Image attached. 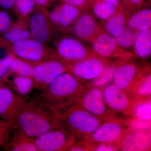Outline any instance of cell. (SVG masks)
<instances>
[{
    "label": "cell",
    "instance_id": "6da1fadb",
    "mask_svg": "<svg viewBox=\"0 0 151 151\" xmlns=\"http://www.w3.org/2000/svg\"><path fill=\"white\" fill-rule=\"evenodd\" d=\"M61 127L56 112L35 99L24 101L15 117L12 131L35 139Z\"/></svg>",
    "mask_w": 151,
    "mask_h": 151
},
{
    "label": "cell",
    "instance_id": "7a4b0ae2",
    "mask_svg": "<svg viewBox=\"0 0 151 151\" xmlns=\"http://www.w3.org/2000/svg\"><path fill=\"white\" fill-rule=\"evenodd\" d=\"M86 82L70 72H65L40 91L36 99L55 112H59L76 103L89 86Z\"/></svg>",
    "mask_w": 151,
    "mask_h": 151
},
{
    "label": "cell",
    "instance_id": "3957f363",
    "mask_svg": "<svg viewBox=\"0 0 151 151\" xmlns=\"http://www.w3.org/2000/svg\"><path fill=\"white\" fill-rule=\"evenodd\" d=\"M56 115L63 127L76 139L89 138L104 122L76 104L56 112Z\"/></svg>",
    "mask_w": 151,
    "mask_h": 151
},
{
    "label": "cell",
    "instance_id": "277c9868",
    "mask_svg": "<svg viewBox=\"0 0 151 151\" xmlns=\"http://www.w3.org/2000/svg\"><path fill=\"white\" fill-rule=\"evenodd\" d=\"M130 131L126 120L112 118L104 121L93 134L85 140L91 151L94 146L100 144L111 145L119 150Z\"/></svg>",
    "mask_w": 151,
    "mask_h": 151
},
{
    "label": "cell",
    "instance_id": "5b68a950",
    "mask_svg": "<svg viewBox=\"0 0 151 151\" xmlns=\"http://www.w3.org/2000/svg\"><path fill=\"white\" fill-rule=\"evenodd\" d=\"M3 45L15 56L32 65L58 58L53 49L32 38Z\"/></svg>",
    "mask_w": 151,
    "mask_h": 151
},
{
    "label": "cell",
    "instance_id": "8992f818",
    "mask_svg": "<svg viewBox=\"0 0 151 151\" xmlns=\"http://www.w3.org/2000/svg\"><path fill=\"white\" fill-rule=\"evenodd\" d=\"M83 42L73 35L63 36L55 40L53 49L58 59L67 63L78 62L98 55Z\"/></svg>",
    "mask_w": 151,
    "mask_h": 151
},
{
    "label": "cell",
    "instance_id": "52a82bcc",
    "mask_svg": "<svg viewBox=\"0 0 151 151\" xmlns=\"http://www.w3.org/2000/svg\"><path fill=\"white\" fill-rule=\"evenodd\" d=\"M68 72L66 65L58 58L33 65L32 77L35 89L42 91L62 73Z\"/></svg>",
    "mask_w": 151,
    "mask_h": 151
},
{
    "label": "cell",
    "instance_id": "ba28073f",
    "mask_svg": "<svg viewBox=\"0 0 151 151\" xmlns=\"http://www.w3.org/2000/svg\"><path fill=\"white\" fill-rule=\"evenodd\" d=\"M76 138L64 127L49 131L35 138L38 151H69Z\"/></svg>",
    "mask_w": 151,
    "mask_h": 151
},
{
    "label": "cell",
    "instance_id": "9c48e42d",
    "mask_svg": "<svg viewBox=\"0 0 151 151\" xmlns=\"http://www.w3.org/2000/svg\"><path fill=\"white\" fill-rule=\"evenodd\" d=\"M76 104L103 121L116 118L115 113L109 109L105 103L103 88L89 84Z\"/></svg>",
    "mask_w": 151,
    "mask_h": 151
},
{
    "label": "cell",
    "instance_id": "30bf717a",
    "mask_svg": "<svg viewBox=\"0 0 151 151\" xmlns=\"http://www.w3.org/2000/svg\"><path fill=\"white\" fill-rule=\"evenodd\" d=\"M115 60L97 55L73 63H63L68 72L78 79L85 81H91L96 78L105 68Z\"/></svg>",
    "mask_w": 151,
    "mask_h": 151
},
{
    "label": "cell",
    "instance_id": "8fae6325",
    "mask_svg": "<svg viewBox=\"0 0 151 151\" xmlns=\"http://www.w3.org/2000/svg\"><path fill=\"white\" fill-rule=\"evenodd\" d=\"M27 22L32 38L48 45L56 33L49 18L47 9L37 7Z\"/></svg>",
    "mask_w": 151,
    "mask_h": 151
},
{
    "label": "cell",
    "instance_id": "7c38bea8",
    "mask_svg": "<svg viewBox=\"0 0 151 151\" xmlns=\"http://www.w3.org/2000/svg\"><path fill=\"white\" fill-rule=\"evenodd\" d=\"M91 44L97 55L108 59L127 61L135 58L133 52L121 47L115 38L105 31L101 33Z\"/></svg>",
    "mask_w": 151,
    "mask_h": 151
},
{
    "label": "cell",
    "instance_id": "4fadbf2b",
    "mask_svg": "<svg viewBox=\"0 0 151 151\" xmlns=\"http://www.w3.org/2000/svg\"><path fill=\"white\" fill-rule=\"evenodd\" d=\"M82 12L76 7L62 2L52 10H48L49 18L55 32L61 34H69L73 23Z\"/></svg>",
    "mask_w": 151,
    "mask_h": 151
},
{
    "label": "cell",
    "instance_id": "5bb4252c",
    "mask_svg": "<svg viewBox=\"0 0 151 151\" xmlns=\"http://www.w3.org/2000/svg\"><path fill=\"white\" fill-rule=\"evenodd\" d=\"M132 60L122 61L119 63L114 72L113 82L117 87L129 94L138 78L150 71V65L141 67Z\"/></svg>",
    "mask_w": 151,
    "mask_h": 151
},
{
    "label": "cell",
    "instance_id": "9a60e30c",
    "mask_svg": "<svg viewBox=\"0 0 151 151\" xmlns=\"http://www.w3.org/2000/svg\"><path fill=\"white\" fill-rule=\"evenodd\" d=\"M103 94L106 105L113 113L132 117L133 98L129 94L112 84L103 88Z\"/></svg>",
    "mask_w": 151,
    "mask_h": 151
},
{
    "label": "cell",
    "instance_id": "2e32d148",
    "mask_svg": "<svg viewBox=\"0 0 151 151\" xmlns=\"http://www.w3.org/2000/svg\"><path fill=\"white\" fill-rule=\"evenodd\" d=\"M92 14L82 12L73 23L69 34L83 41L92 43L104 31Z\"/></svg>",
    "mask_w": 151,
    "mask_h": 151
},
{
    "label": "cell",
    "instance_id": "e0dca14e",
    "mask_svg": "<svg viewBox=\"0 0 151 151\" xmlns=\"http://www.w3.org/2000/svg\"><path fill=\"white\" fill-rule=\"evenodd\" d=\"M25 101L10 86L0 84V119L13 124L19 109Z\"/></svg>",
    "mask_w": 151,
    "mask_h": 151
},
{
    "label": "cell",
    "instance_id": "ac0fdd59",
    "mask_svg": "<svg viewBox=\"0 0 151 151\" xmlns=\"http://www.w3.org/2000/svg\"><path fill=\"white\" fill-rule=\"evenodd\" d=\"M0 38L2 45L18 42L31 38L27 20L18 19Z\"/></svg>",
    "mask_w": 151,
    "mask_h": 151
},
{
    "label": "cell",
    "instance_id": "d6986e66",
    "mask_svg": "<svg viewBox=\"0 0 151 151\" xmlns=\"http://www.w3.org/2000/svg\"><path fill=\"white\" fill-rule=\"evenodd\" d=\"M127 17L124 11H119L107 19L101 21L100 24L105 32L115 38L127 26Z\"/></svg>",
    "mask_w": 151,
    "mask_h": 151
},
{
    "label": "cell",
    "instance_id": "ffe728a7",
    "mask_svg": "<svg viewBox=\"0 0 151 151\" xmlns=\"http://www.w3.org/2000/svg\"><path fill=\"white\" fill-rule=\"evenodd\" d=\"M127 26L137 32L151 29V9L142 8L130 14L127 17Z\"/></svg>",
    "mask_w": 151,
    "mask_h": 151
},
{
    "label": "cell",
    "instance_id": "44dd1931",
    "mask_svg": "<svg viewBox=\"0 0 151 151\" xmlns=\"http://www.w3.org/2000/svg\"><path fill=\"white\" fill-rule=\"evenodd\" d=\"M5 150L38 151L35 138L17 133H15L13 137L9 138L5 146Z\"/></svg>",
    "mask_w": 151,
    "mask_h": 151
},
{
    "label": "cell",
    "instance_id": "7402d4cb",
    "mask_svg": "<svg viewBox=\"0 0 151 151\" xmlns=\"http://www.w3.org/2000/svg\"><path fill=\"white\" fill-rule=\"evenodd\" d=\"M134 54L141 59H146L151 54V29L138 32L134 44Z\"/></svg>",
    "mask_w": 151,
    "mask_h": 151
},
{
    "label": "cell",
    "instance_id": "603a6c76",
    "mask_svg": "<svg viewBox=\"0 0 151 151\" xmlns=\"http://www.w3.org/2000/svg\"><path fill=\"white\" fill-rule=\"evenodd\" d=\"M129 94L133 98H151L150 71L145 73L138 78L132 86Z\"/></svg>",
    "mask_w": 151,
    "mask_h": 151
},
{
    "label": "cell",
    "instance_id": "cb8c5ba5",
    "mask_svg": "<svg viewBox=\"0 0 151 151\" xmlns=\"http://www.w3.org/2000/svg\"><path fill=\"white\" fill-rule=\"evenodd\" d=\"M9 80L11 88L18 95L24 98L35 89L34 83L32 77L12 75Z\"/></svg>",
    "mask_w": 151,
    "mask_h": 151
},
{
    "label": "cell",
    "instance_id": "d4e9b609",
    "mask_svg": "<svg viewBox=\"0 0 151 151\" xmlns=\"http://www.w3.org/2000/svg\"><path fill=\"white\" fill-rule=\"evenodd\" d=\"M132 98V117L143 121H150L151 98Z\"/></svg>",
    "mask_w": 151,
    "mask_h": 151
},
{
    "label": "cell",
    "instance_id": "484cf974",
    "mask_svg": "<svg viewBox=\"0 0 151 151\" xmlns=\"http://www.w3.org/2000/svg\"><path fill=\"white\" fill-rule=\"evenodd\" d=\"M92 13L101 20L107 19L119 11L103 0H88Z\"/></svg>",
    "mask_w": 151,
    "mask_h": 151
},
{
    "label": "cell",
    "instance_id": "4316f807",
    "mask_svg": "<svg viewBox=\"0 0 151 151\" xmlns=\"http://www.w3.org/2000/svg\"><path fill=\"white\" fill-rule=\"evenodd\" d=\"M123 61L116 60L105 68L103 72L89 83L91 86L103 88L113 82L114 72L119 63Z\"/></svg>",
    "mask_w": 151,
    "mask_h": 151
},
{
    "label": "cell",
    "instance_id": "83f0119b",
    "mask_svg": "<svg viewBox=\"0 0 151 151\" xmlns=\"http://www.w3.org/2000/svg\"><path fill=\"white\" fill-rule=\"evenodd\" d=\"M135 150L146 151L150 149V129L130 130Z\"/></svg>",
    "mask_w": 151,
    "mask_h": 151
},
{
    "label": "cell",
    "instance_id": "f1b7e54d",
    "mask_svg": "<svg viewBox=\"0 0 151 151\" xmlns=\"http://www.w3.org/2000/svg\"><path fill=\"white\" fill-rule=\"evenodd\" d=\"M37 7L34 0H15L14 9L18 19L27 20Z\"/></svg>",
    "mask_w": 151,
    "mask_h": 151
},
{
    "label": "cell",
    "instance_id": "f546056e",
    "mask_svg": "<svg viewBox=\"0 0 151 151\" xmlns=\"http://www.w3.org/2000/svg\"><path fill=\"white\" fill-rule=\"evenodd\" d=\"M32 64L16 56L11 63L10 71L12 75L32 77Z\"/></svg>",
    "mask_w": 151,
    "mask_h": 151
},
{
    "label": "cell",
    "instance_id": "4dcf8cb0",
    "mask_svg": "<svg viewBox=\"0 0 151 151\" xmlns=\"http://www.w3.org/2000/svg\"><path fill=\"white\" fill-rule=\"evenodd\" d=\"M137 33L127 26L122 33L115 38L122 48L127 50H131L134 47Z\"/></svg>",
    "mask_w": 151,
    "mask_h": 151
},
{
    "label": "cell",
    "instance_id": "1f68e13d",
    "mask_svg": "<svg viewBox=\"0 0 151 151\" xmlns=\"http://www.w3.org/2000/svg\"><path fill=\"white\" fill-rule=\"evenodd\" d=\"M15 57L13 54L8 51L6 55L0 59V84H5L9 82L12 76L11 63Z\"/></svg>",
    "mask_w": 151,
    "mask_h": 151
},
{
    "label": "cell",
    "instance_id": "d6a6232c",
    "mask_svg": "<svg viewBox=\"0 0 151 151\" xmlns=\"http://www.w3.org/2000/svg\"><path fill=\"white\" fill-rule=\"evenodd\" d=\"M145 0H122L121 1L122 9L127 15L142 8Z\"/></svg>",
    "mask_w": 151,
    "mask_h": 151
},
{
    "label": "cell",
    "instance_id": "836d02e7",
    "mask_svg": "<svg viewBox=\"0 0 151 151\" xmlns=\"http://www.w3.org/2000/svg\"><path fill=\"white\" fill-rule=\"evenodd\" d=\"M126 122L130 130L150 129L151 121H143L132 117L128 118Z\"/></svg>",
    "mask_w": 151,
    "mask_h": 151
},
{
    "label": "cell",
    "instance_id": "e575fe53",
    "mask_svg": "<svg viewBox=\"0 0 151 151\" xmlns=\"http://www.w3.org/2000/svg\"><path fill=\"white\" fill-rule=\"evenodd\" d=\"M61 1L62 2L76 7L81 12L92 13L88 0H61Z\"/></svg>",
    "mask_w": 151,
    "mask_h": 151
},
{
    "label": "cell",
    "instance_id": "d590c367",
    "mask_svg": "<svg viewBox=\"0 0 151 151\" xmlns=\"http://www.w3.org/2000/svg\"><path fill=\"white\" fill-rule=\"evenodd\" d=\"M13 23L10 16L7 12L0 11V33L3 34L6 31Z\"/></svg>",
    "mask_w": 151,
    "mask_h": 151
},
{
    "label": "cell",
    "instance_id": "8d00e7d4",
    "mask_svg": "<svg viewBox=\"0 0 151 151\" xmlns=\"http://www.w3.org/2000/svg\"><path fill=\"white\" fill-rule=\"evenodd\" d=\"M119 149L115 146L107 144H100L94 146L92 151H117Z\"/></svg>",
    "mask_w": 151,
    "mask_h": 151
},
{
    "label": "cell",
    "instance_id": "74e56055",
    "mask_svg": "<svg viewBox=\"0 0 151 151\" xmlns=\"http://www.w3.org/2000/svg\"><path fill=\"white\" fill-rule=\"evenodd\" d=\"M56 0H34L37 7L47 9V7L51 6L55 2Z\"/></svg>",
    "mask_w": 151,
    "mask_h": 151
},
{
    "label": "cell",
    "instance_id": "f35d334b",
    "mask_svg": "<svg viewBox=\"0 0 151 151\" xmlns=\"http://www.w3.org/2000/svg\"><path fill=\"white\" fill-rule=\"evenodd\" d=\"M15 0H0V7L5 10L14 9Z\"/></svg>",
    "mask_w": 151,
    "mask_h": 151
},
{
    "label": "cell",
    "instance_id": "ab89813d",
    "mask_svg": "<svg viewBox=\"0 0 151 151\" xmlns=\"http://www.w3.org/2000/svg\"><path fill=\"white\" fill-rule=\"evenodd\" d=\"M103 1L108 4L113 6L118 10L123 11L121 1H120V0H103Z\"/></svg>",
    "mask_w": 151,
    "mask_h": 151
},
{
    "label": "cell",
    "instance_id": "60d3db41",
    "mask_svg": "<svg viewBox=\"0 0 151 151\" xmlns=\"http://www.w3.org/2000/svg\"><path fill=\"white\" fill-rule=\"evenodd\" d=\"M13 125V124L12 123H9L4 122L3 120L0 119V132L2 130L5 129L6 128L10 126V125Z\"/></svg>",
    "mask_w": 151,
    "mask_h": 151
},
{
    "label": "cell",
    "instance_id": "b9f144b4",
    "mask_svg": "<svg viewBox=\"0 0 151 151\" xmlns=\"http://www.w3.org/2000/svg\"><path fill=\"white\" fill-rule=\"evenodd\" d=\"M2 46V43L1 42V40H0V46Z\"/></svg>",
    "mask_w": 151,
    "mask_h": 151
}]
</instances>
